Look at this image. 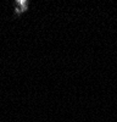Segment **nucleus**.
<instances>
[{"instance_id":"nucleus-1","label":"nucleus","mask_w":117,"mask_h":122,"mask_svg":"<svg viewBox=\"0 0 117 122\" xmlns=\"http://www.w3.org/2000/svg\"><path fill=\"white\" fill-rule=\"evenodd\" d=\"M28 3L27 1H17L16 3V14H22L27 10Z\"/></svg>"}]
</instances>
